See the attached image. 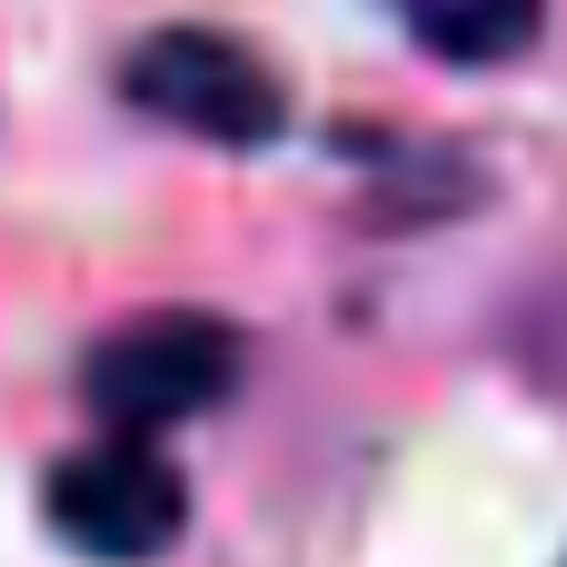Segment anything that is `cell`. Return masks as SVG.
Here are the masks:
<instances>
[{
    "label": "cell",
    "instance_id": "obj_1",
    "mask_svg": "<svg viewBox=\"0 0 567 567\" xmlns=\"http://www.w3.org/2000/svg\"><path fill=\"white\" fill-rule=\"evenodd\" d=\"M239 389V329L219 309H140L80 359V399L120 439H169Z\"/></svg>",
    "mask_w": 567,
    "mask_h": 567
},
{
    "label": "cell",
    "instance_id": "obj_2",
    "mask_svg": "<svg viewBox=\"0 0 567 567\" xmlns=\"http://www.w3.org/2000/svg\"><path fill=\"white\" fill-rule=\"evenodd\" d=\"M120 100L179 140H209V150H269L289 130V90L279 70L229 40V30H199V20H169L150 40H130L120 60Z\"/></svg>",
    "mask_w": 567,
    "mask_h": 567
},
{
    "label": "cell",
    "instance_id": "obj_3",
    "mask_svg": "<svg viewBox=\"0 0 567 567\" xmlns=\"http://www.w3.org/2000/svg\"><path fill=\"white\" fill-rule=\"evenodd\" d=\"M40 518L60 548L80 558H110V567H140L159 548H179V518H189V478L159 439H100V449H70L40 488Z\"/></svg>",
    "mask_w": 567,
    "mask_h": 567
},
{
    "label": "cell",
    "instance_id": "obj_4",
    "mask_svg": "<svg viewBox=\"0 0 567 567\" xmlns=\"http://www.w3.org/2000/svg\"><path fill=\"white\" fill-rule=\"evenodd\" d=\"M389 10H399V30H409L429 60H449V70H508V60H528L538 30H548V0H389Z\"/></svg>",
    "mask_w": 567,
    "mask_h": 567
}]
</instances>
